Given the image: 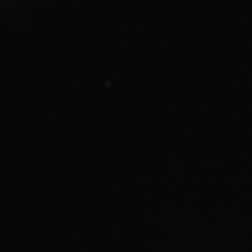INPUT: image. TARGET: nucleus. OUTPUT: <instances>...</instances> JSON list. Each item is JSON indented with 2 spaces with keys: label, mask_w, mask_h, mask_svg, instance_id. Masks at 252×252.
<instances>
[]
</instances>
